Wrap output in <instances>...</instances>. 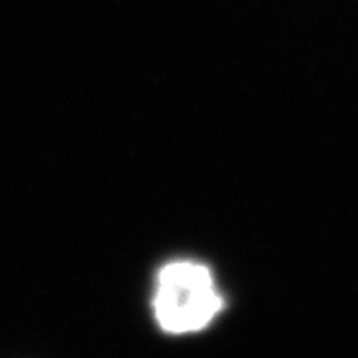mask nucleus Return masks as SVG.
Returning <instances> with one entry per match:
<instances>
[{
    "instance_id": "nucleus-1",
    "label": "nucleus",
    "mask_w": 358,
    "mask_h": 358,
    "mask_svg": "<svg viewBox=\"0 0 358 358\" xmlns=\"http://www.w3.org/2000/svg\"><path fill=\"white\" fill-rule=\"evenodd\" d=\"M222 307L211 271L203 264L176 261L159 271L153 308L164 332H199L211 324Z\"/></svg>"
}]
</instances>
